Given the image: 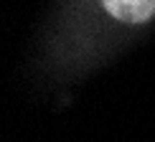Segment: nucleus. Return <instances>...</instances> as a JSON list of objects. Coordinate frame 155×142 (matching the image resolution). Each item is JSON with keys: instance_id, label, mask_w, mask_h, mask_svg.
<instances>
[{"instance_id": "nucleus-1", "label": "nucleus", "mask_w": 155, "mask_h": 142, "mask_svg": "<svg viewBox=\"0 0 155 142\" xmlns=\"http://www.w3.org/2000/svg\"><path fill=\"white\" fill-rule=\"evenodd\" d=\"M104 10L122 23H145L155 15V0H104Z\"/></svg>"}]
</instances>
